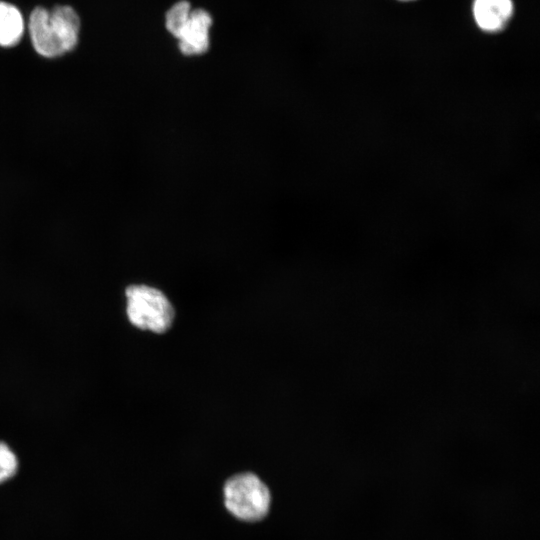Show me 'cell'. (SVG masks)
<instances>
[{"mask_svg":"<svg viewBox=\"0 0 540 540\" xmlns=\"http://www.w3.org/2000/svg\"><path fill=\"white\" fill-rule=\"evenodd\" d=\"M126 315L138 329L162 334L168 331L175 319V310L167 296L159 289L132 284L125 289Z\"/></svg>","mask_w":540,"mask_h":540,"instance_id":"cell-1","label":"cell"},{"mask_svg":"<svg viewBox=\"0 0 540 540\" xmlns=\"http://www.w3.org/2000/svg\"><path fill=\"white\" fill-rule=\"evenodd\" d=\"M223 495L226 509L242 521L256 522L268 514L270 491L252 472L231 476L224 484Z\"/></svg>","mask_w":540,"mask_h":540,"instance_id":"cell-2","label":"cell"},{"mask_svg":"<svg viewBox=\"0 0 540 540\" xmlns=\"http://www.w3.org/2000/svg\"><path fill=\"white\" fill-rule=\"evenodd\" d=\"M29 32L34 49L44 57H58L66 49L49 19V11L42 7L35 8L29 19Z\"/></svg>","mask_w":540,"mask_h":540,"instance_id":"cell-3","label":"cell"},{"mask_svg":"<svg viewBox=\"0 0 540 540\" xmlns=\"http://www.w3.org/2000/svg\"><path fill=\"white\" fill-rule=\"evenodd\" d=\"M212 16L204 9L192 10L188 22L177 39L180 52L186 56L204 54L210 45Z\"/></svg>","mask_w":540,"mask_h":540,"instance_id":"cell-4","label":"cell"},{"mask_svg":"<svg viewBox=\"0 0 540 540\" xmlns=\"http://www.w3.org/2000/svg\"><path fill=\"white\" fill-rule=\"evenodd\" d=\"M473 16L480 29L498 32L510 20L513 13L512 0H474Z\"/></svg>","mask_w":540,"mask_h":540,"instance_id":"cell-5","label":"cell"},{"mask_svg":"<svg viewBox=\"0 0 540 540\" xmlns=\"http://www.w3.org/2000/svg\"><path fill=\"white\" fill-rule=\"evenodd\" d=\"M49 19L66 51H71L77 44L80 29V19L75 10L69 6H56L49 11Z\"/></svg>","mask_w":540,"mask_h":540,"instance_id":"cell-6","label":"cell"},{"mask_svg":"<svg viewBox=\"0 0 540 540\" xmlns=\"http://www.w3.org/2000/svg\"><path fill=\"white\" fill-rule=\"evenodd\" d=\"M24 31V22L20 11L12 4L0 2V46L16 45Z\"/></svg>","mask_w":540,"mask_h":540,"instance_id":"cell-7","label":"cell"},{"mask_svg":"<svg viewBox=\"0 0 540 540\" xmlns=\"http://www.w3.org/2000/svg\"><path fill=\"white\" fill-rule=\"evenodd\" d=\"M192 9L186 0H180L173 4L165 14V27L176 39L182 34Z\"/></svg>","mask_w":540,"mask_h":540,"instance_id":"cell-8","label":"cell"},{"mask_svg":"<svg viewBox=\"0 0 540 540\" xmlns=\"http://www.w3.org/2000/svg\"><path fill=\"white\" fill-rule=\"evenodd\" d=\"M19 460L12 448L0 441V484L12 479L18 472Z\"/></svg>","mask_w":540,"mask_h":540,"instance_id":"cell-9","label":"cell"},{"mask_svg":"<svg viewBox=\"0 0 540 540\" xmlns=\"http://www.w3.org/2000/svg\"><path fill=\"white\" fill-rule=\"evenodd\" d=\"M404 1H408V0H404Z\"/></svg>","mask_w":540,"mask_h":540,"instance_id":"cell-10","label":"cell"}]
</instances>
